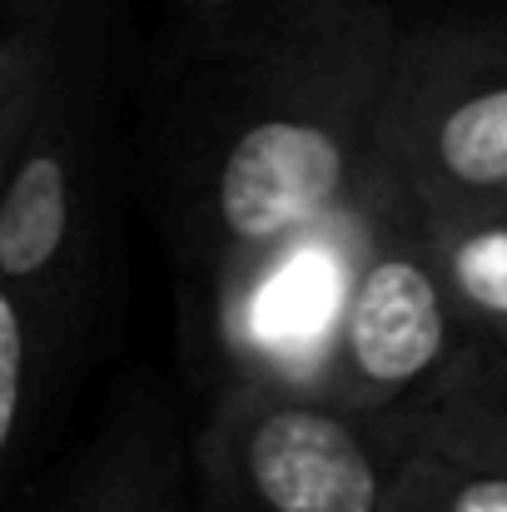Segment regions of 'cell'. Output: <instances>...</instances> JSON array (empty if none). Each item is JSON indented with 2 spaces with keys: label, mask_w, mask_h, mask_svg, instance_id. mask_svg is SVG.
<instances>
[{
  "label": "cell",
  "mask_w": 507,
  "mask_h": 512,
  "mask_svg": "<svg viewBox=\"0 0 507 512\" xmlns=\"http://www.w3.org/2000/svg\"><path fill=\"white\" fill-rule=\"evenodd\" d=\"M110 20L100 0H45V50L0 174V279L80 348L105 239Z\"/></svg>",
  "instance_id": "obj_2"
},
{
  "label": "cell",
  "mask_w": 507,
  "mask_h": 512,
  "mask_svg": "<svg viewBox=\"0 0 507 512\" xmlns=\"http://www.w3.org/2000/svg\"><path fill=\"white\" fill-rule=\"evenodd\" d=\"M40 50H45V0H5V20H0V174L15 150L25 105H30V85L40 70Z\"/></svg>",
  "instance_id": "obj_11"
},
{
  "label": "cell",
  "mask_w": 507,
  "mask_h": 512,
  "mask_svg": "<svg viewBox=\"0 0 507 512\" xmlns=\"http://www.w3.org/2000/svg\"><path fill=\"white\" fill-rule=\"evenodd\" d=\"M70 353L75 348L40 314V304L0 279V508L20 478L25 448Z\"/></svg>",
  "instance_id": "obj_8"
},
{
  "label": "cell",
  "mask_w": 507,
  "mask_h": 512,
  "mask_svg": "<svg viewBox=\"0 0 507 512\" xmlns=\"http://www.w3.org/2000/svg\"><path fill=\"white\" fill-rule=\"evenodd\" d=\"M413 453L507 473V329H473L448 373L398 413H378Z\"/></svg>",
  "instance_id": "obj_7"
},
{
  "label": "cell",
  "mask_w": 507,
  "mask_h": 512,
  "mask_svg": "<svg viewBox=\"0 0 507 512\" xmlns=\"http://www.w3.org/2000/svg\"><path fill=\"white\" fill-rule=\"evenodd\" d=\"M378 160L423 204L507 199V20L403 25L378 115Z\"/></svg>",
  "instance_id": "obj_5"
},
{
  "label": "cell",
  "mask_w": 507,
  "mask_h": 512,
  "mask_svg": "<svg viewBox=\"0 0 507 512\" xmlns=\"http://www.w3.org/2000/svg\"><path fill=\"white\" fill-rule=\"evenodd\" d=\"M189 458L194 512H383L408 448L378 413L274 378H224Z\"/></svg>",
  "instance_id": "obj_3"
},
{
  "label": "cell",
  "mask_w": 507,
  "mask_h": 512,
  "mask_svg": "<svg viewBox=\"0 0 507 512\" xmlns=\"http://www.w3.org/2000/svg\"><path fill=\"white\" fill-rule=\"evenodd\" d=\"M179 10H189V15H229V10H249V5H259V0H174Z\"/></svg>",
  "instance_id": "obj_12"
},
{
  "label": "cell",
  "mask_w": 507,
  "mask_h": 512,
  "mask_svg": "<svg viewBox=\"0 0 507 512\" xmlns=\"http://www.w3.org/2000/svg\"><path fill=\"white\" fill-rule=\"evenodd\" d=\"M398 35L388 0H279L209 60L165 170L189 339L363 194Z\"/></svg>",
  "instance_id": "obj_1"
},
{
  "label": "cell",
  "mask_w": 507,
  "mask_h": 512,
  "mask_svg": "<svg viewBox=\"0 0 507 512\" xmlns=\"http://www.w3.org/2000/svg\"><path fill=\"white\" fill-rule=\"evenodd\" d=\"M50 512H194L189 433L150 383L105 413Z\"/></svg>",
  "instance_id": "obj_6"
},
{
  "label": "cell",
  "mask_w": 507,
  "mask_h": 512,
  "mask_svg": "<svg viewBox=\"0 0 507 512\" xmlns=\"http://www.w3.org/2000/svg\"><path fill=\"white\" fill-rule=\"evenodd\" d=\"M468 334L473 324L433 259L423 199L373 160L348 289L304 388L353 413H398L448 373Z\"/></svg>",
  "instance_id": "obj_4"
},
{
  "label": "cell",
  "mask_w": 507,
  "mask_h": 512,
  "mask_svg": "<svg viewBox=\"0 0 507 512\" xmlns=\"http://www.w3.org/2000/svg\"><path fill=\"white\" fill-rule=\"evenodd\" d=\"M383 512H507V473L413 448L388 488Z\"/></svg>",
  "instance_id": "obj_10"
},
{
  "label": "cell",
  "mask_w": 507,
  "mask_h": 512,
  "mask_svg": "<svg viewBox=\"0 0 507 512\" xmlns=\"http://www.w3.org/2000/svg\"><path fill=\"white\" fill-rule=\"evenodd\" d=\"M433 259L473 329H507V199L423 204Z\"/></svg>",
  "instance_id": "obj_9"
}]
</instances>
